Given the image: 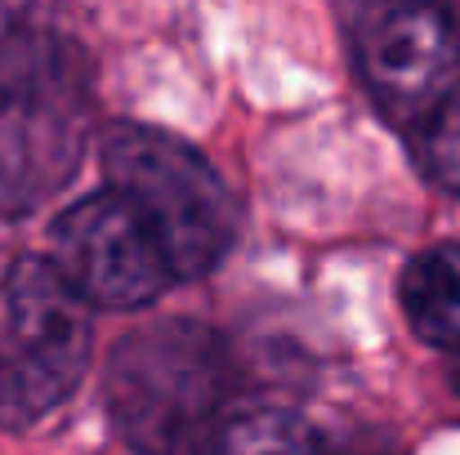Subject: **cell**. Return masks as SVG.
I'll return each instance as SVG.
<instances>
[{"label": "cell", "mask_w": 460, "mask_h": 455, "mask_svg": "<svg viewBox=\"0 0 460 455\" xmlns=\"http://www.w3.org/2000/svg\"><path fill=\"white\" fill-rule=\"evenodd\" d=\"M398 303L416 339L429 348H460V246L420 250L398 277Z\"/></svg>", "instance_id": "obj_7"}, {"label": "cell", "mask_w": 460, "mask_h": 455, "mask_svg": "<svg viewBox=\"0 0 460 455\" xmlns=\"http://www.w3.org/2000/svg\"><path fill=\"white\" fill-rule=\"evenodd\" d=\"M331 455H389V451H380V447H367V442H349V447H340V451H331Z\"/></svg>", "instance_id": "obj_11"}, {"label": "cell", "mask_w": 460, "mask_h": 455, "mask_svg": "<svg viewBox=\"0 0 460 455\" xmlns=\"http://www.w3.org/2000/svg\"><path fill=\"white\" fill-rule=\"evenodd\" d=\"M201 455H317V438L287 407H246L215 424Z\"/></svg>", "instance_id": "obj_8"}, {"label": "cell", "mask_w": 460, "mask_h": 455, "mask_svg": "<svg viewBox=\"0 0 460 455\" xmlns=\"http://www.w3.org/2000/svg\"><path fill=\"white\" fill-rule=\"evenodd\" d=\"M103 174L153 228L174 282L206 277L237 241V201L219 170L179 135L117 121L103 135Z\"/></svg>", "instance_id": "obj_2"}, {"label": "cell", "mask_w": 460, "mask_h": 455, "mask_svg": "<svg viewBox=\"0 0 460 455\" xmlns=\"http://www.w3.org/2000/svg\"><path fill=\"white\" fill-rule=\"evenodd\" d=\"M438 4H443V9H447V13L456 18V27H460V0H438Z\"/></svg>", "instance_id": "obj_12"}, {"label": "cell", "mask_w": 460, "mask_h": 455, "mask_svg": "<svg viewBox=\"0 0 460 455\" xmlns=\"http://www.w3.org/2000/svg\"><path fill=\"white\" fill-rule=\"evenodd\" d=\"M9 335L0 348V429L22 433L54 416L90 366V303L45 255H22L4 277Z\"/></svg>", "instance_id": "obj_3"}, {"label": "cell", "mask_w": 460, "mask_h": 455, "mask_svg": "<svg viewBox=\"0 0 460 455\" xmlns=\"http://www.w3.org/2000/svg\"><path fill=\"white\" fill-rule=\"evenodd\" d=\"M460 27L438 0H367L358 18V76L394 117H429L456 85Z\"/></svg>", "instance_id": "obj_6"}, {"label": "cell", "mask_w": 460, "mask_h": 455, "mask_svg": "<svg viewBox=\"0 0 460 455\" xmlns=\"http://www.w3.org/2000/svg\"><path fill=\"white\" fill-rule=\"evenodd\" d=\"M456 389H460V366H456Z\"/></svg>", "instance_id": "obj_13"}, {"label": "cell", "mask_w": 460, "mask_h": 455, "mask_svg": "<svg viewBox=\"0 0 460 455\" xmlns=\"http://www.w3.org/2000/svg\"><path fill=\"white\" fill-rule=\"evenodd\" d=\"M45 259L90 308L135 312L174 286L153 228L112 188L81 197L49 223Z\"/></svg>", "instance_id": "obj_5"}, {"label": "cell", "mask_w": 460, "mask_h": 455, "mask_svg": "<svg viewBox=\"0 0 460 455\" xmlns=\"http://www.w3.org/2000/svg\"><path fill=\"white\" fill-rule=\"evenodd\" d=\"M425 165L438 188L460 197V85L429 112L425 126Z\"/></svg>", "instance_id": "obj_10"}, {"label": "cell", "mask_w": 460, "mask_h": 455, "mask_svg": "<svg viewBox=\"0 0 460 455\" xmlns=\"http://www.w3.org/2000/svg\"><path fill=\"white\" fill-rule=\"evenodd\" d=\"M58 36L45 22V0H0V85L45 58Z\"/></svg>", "instance_id": "obj_9"}, {"label": "cell", "mask_w": 460, "mask_h": 455, "mask_svg": "<svg viewBox=\"0 0 460 455\" xmlns=\"http://www.w3.org/2000/svg\"><path fill=\"white\" fill-rule=\"evenodd\" d=\"M90 139V85L81 54L58 40L0 85V214L45 206L81 165Z\"/></svg>", "instance_id": "obj_4"}, {"label": "cell", "mask_w": 460, "mask_h": 455, "mask_svg": "<svg viewBox=\"0 0 460 455\" xmlns=\"http://www.w3.org/2000/svg\"><path fill=\"white\" fill-rule=\"evenodd\" d=\"M224 402V348L206 321L165 317L117 339L108 416L135 455H201Z\"/></svg>", "instance_id": "obj_1"}]
</instances>
